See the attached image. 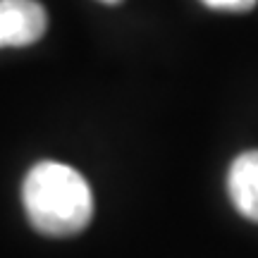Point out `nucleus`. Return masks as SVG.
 <instances>
[{
  "instance_id": "f257e3e1",
  "label": "nucleus",
  "mask_w": 258,
  "mask_h": 258,
  "mask_svg": "<svg viewBox=\"0 0 258 258\" xmlns=\"http://www.w3.org/2000/svg\"><path fill=\"white\" fill-rule=\"evenodd\" d=\"M22 201L29 222L48 237H72L82 232L93 215L89 182L74 167L43 160L24 177Z\"/></svg>"
},
{
  "instance_id": "f03ea898",
  "label": "nucleus",
  "mask_w": 258,
  "mask_h": 258,
  "mask_svg": "<svg viewBox=\"0 0 258 258\" xmlns=\"http://www.w3.org/2000/svg\"><path fill=\"white\" fill-rule=\"evenodd\" d=\"M46 10L36 0H0V48H22L46 34Z\"/></svg>"
},
{
  "instance_id": "7ed1b4c3",
  "label": "nucleus",
  "mask_w": 258,
  "mask_h": 258,
  "mask_svg": "<svg viewBox=\"0 0 258 258\" xmlns=\"http://www.w3.org/2000/svg\"><path fill=\"white\" fill-rule=\"evenodd\" d=\"M227 191L234 208L251 222H258V151L234 158L227 175Z\"/></svg>"
},
{
  "instance_id": "20e7f679",
  "label": "nucleus",
  "mask_w": 258,
  "mask_h": 258,
  "mask_svg": "<svg viewBox=\"0 0 258 258\" xmlns=\"http://www.w3.org/2000/svg\"><path fill=\"white\" fill-rule=\"evenodd\" d=\"M201 3L213 10H227V12H246L256 5V0H201Z\"/></svg>"
},
{
  "instance_id": "39448f33",
  "label": "nucleus",
  "mask_w": 258,
  "mask_h": 258,
  "mask_svg": "<svg viewBox=\"0 0 258 258\" xmlns=\"http://www.w3.org/2000/svg\"><path fill=\"white\" fill-rule=\"evenodd\" d=\"M101 3H108V5H112V3H120V0H101Z\"/></svg>"
}]
</instances>
